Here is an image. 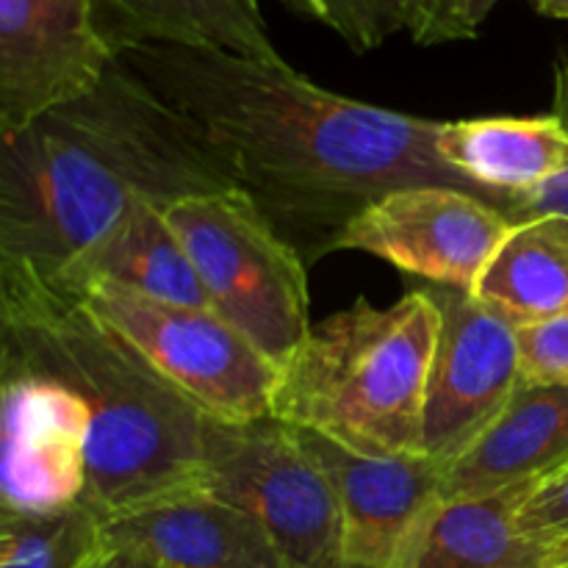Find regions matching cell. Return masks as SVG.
<instances>
[{
	"instance_id": "cell-1",
	"label": "cell",
	"mask_w": 568,
	"mask_h": 568,
	"mask_svg": "<svg viewBox=\"0 0 568 568\" xmlns=\"http://www.w3.org/2000/svg\"><path fill=\"white\" fill-rule=\"evenodd\" d=\"M120 59L194 122L308 266L342 253L349 222L394 189L486 194L442 161V122L331 92L283 55L142 44Z\"/></svg>"
},
{
	"instance_id": "cell-2",
	"label": "cell",
	"mask_w": 568,
	"mask_h": 568,
	"mask_svg": "<svg viewBox=\"0 0 568 568\" xmlns=\"http://www.w3.org/2000/svg\"><path fill=\"white\" fill-rule=\"evenodd\" d=\"M242 189L186 114L122 59L81 98L0 133V272L61 281L139 203Z\"/></svg>"
},
{
	"instance_id": "cell-3",
	"label": "cell",
	"mask_w": 568,
	"mask_h": 568,
	"mask_svg": "<svg viewBox=\"0 0 568 568\" xmlns=\"http://www.w3.org/2000/svg\"><path fill=\"white\" fill-rule=\"evenodd\" d=\"M0 375L50 377L87 403L83 503L103 521L203 488L209 416L59 283L0 272Z\"/></svg>"
},
{
	"instance_id": "cell-4",
	"label": "cell",
	"mask_w": 568,
	"mask_h": 568,
	"mask_svg": "<svg viewBox=\"0 0 568 568\" xmlns=\"http://www.w3.org/2000/svg\"><path fill=\"white\" fill-rule=\"evenodd\" d=\"M438 308L425 288L388 308L366 297L311 327L281 366L272 416L366 458L425 455Z\"/></svg>"
},
{
	"instance_id": "cell-5",
	"label": "cell",
	"mask_w": 568,
	"mask_h": 568,
	"mask_svg": "<svg viewBox=\"0 0 568 568\" xmlns=\"http://www.w3.org/2000/svg\"><path fill=\"white\" fill-rule=\"evenodd\" d=\"M211 308L281 369L308 338V264L244 189L194 194L164 211Z\"/></svg>"
},
{
	"instance_id": "cell-6",
	"label": "cell",
	"mask_w": 568,
	"mask_h": 568,
	"mask_svg": "<svg viewBox=\"0 0 568 568\" xmlns=\"http://www.w3.org/2000/svg\"><path fill=\"white\" fill-rule=\"evenodd\" d=\"M203 491L261 521L292 568H347L336 491L297 430L275 416L205 419Z\"/></svg>"
},
{
	"instance_id": "cell-7",
	"label": "cell",
	"mask_w": 568,
	"mask_h": 568,
	"mask_svg": "<svg viewBox=\"0 0 568 568\" xmlns=\"http://www.w3.org/2000/svg\"><path fill=\"white\" fill-rule=\"evenodd\" d=\"M78 297L125 336L189 403L222 422L272 416L277 369L214 308H186L92 281Z\"/></svg>"
},
{
	"instance_id": "cell-8",
	"label": "cell",
	"mask_w": 568,
	"mask_h": 568,
	"mask_svg": "<svg viewBox=\"0 0 568 568\" xmlns=\"http://www.w3.org/2000/svg\"><path fill=\"white\" fill-rule=\"evenodd\" d=\"M425 292L438 308V336L422 447L427 458L449 466L480 442L519 388V325L464 288Z\"/></svg>"
},
{
	"instance_id": "cell-9",
	"label": "cell",
	"mask_w": 568,
	"mask_h": 568,
	"mask_svg": "<svg viewBox=\"0 0 568 568\" xmlns=\"http://www.w3.org/2000/svg\"><path fill=\"white\" fill-rule=\"evenodd\" d=\"M510 227V216L486 194L422 183L366 205L344 231L342 250L377 255L430 286L475 292Z\"/></svg>"
},
{
	"instance_id": "cell-10",
	"label": "cell",
	"mask_w": 568,
	"mask_h": 568,
	"mask_svg": "<svg viewBox=\"0 0 568 568\" xmlns=\"http://www.w3.org/2000/svg\"><path fill=\"white\" fill-rule=\"evenodd\" d=\"M111 61L94 0H0V133L87 94Z\"/></svg>"
},
{
	"instance_id": "cell-11",
	"label": "cell",
	"mask_w": 568,
	"mask_h": 568,
	"mask_svg": "<svg viewBox=\"0 0 568 568\" xmlns=\"http://www.w3.org/2000/svg\"><path fill=\"white\" fill-rule=\"evenodd\" d=\"M297 436L342 505L347 568L403 566L422 525L442 503L447 466L427 455L366 458L316 433L297 430Z\"/></svg>"
},
{
	"instance_id": "cell-12",
	"label": "cell",
	"mask_w": 568,
	"mask_h": 568,
	"mask_svg": "<svg viewBox=\"0 0 568 568\" xmlns=\"http://www.w3.org/2000/svg\"><path fill=\"white\" fill-rule=\"evenodd\" d=\"M0 510L48 514L81 503L89 480V408L72 388L0 375Z\"/></svg>"
},
{
	"instance_id": "cell-13",
	"label": "cell",
	"mask_w": 568,
	"mask_h": 568,
	"mask_svg": "<svg viewBox=\"0 0 568 568\" xmlns=\"http://www.w3.org/2000/svg\"><path fill=\"white\" fill-rule=\"evenodd\" d=\"M103 532L161 568H292L261 521L203 488L111 516Z\"/></svg>"
},
{
	"instance_id": "cell-14",
	"label": "cell",
	"mask_w": 568,
	"mask_h": 568,
	"mask_svg": "<svg viewBox=\"0 0 568 568\" xmlns=\"http://www.w3.org/2000/svg\"><path fill=\"white\" fill-rule=\"evenodd\" d=\"M568 471V386L519 383L514 399L480 442L447 466L442 503L488 497Z\"/></svg>"
},
{
	"instance_id": "cell-15",
	"label": "cell",
	"mask_w": 568,
	"mask_h": 568,
	"mask_svg": "<svg viewBox=\"0 0 568 568\" xmlns=\"http://www.w3.org/2000/svg\"><path fill=\"white\" fill-rule=\"evenodd\" d=\"M547 480L488 497L449 499L427 516L399 568H560L568 538H536L519 527L527 499Z\"/></svg>"
},
{
	"instance_id": "cell-16",
	"label": "cell",
	"mask_w": 568,
	"mask_h": 568,
	"mask_svg": "<svg viewBox=\"0 0 568 568\" xmlns=\"http://www.w3.org/2000/svg\"><path fill=\"white\" fill-rule=\"evenodd\" d=\"M438 155L503 209L508 197L538 192L568 170V128L555 111L442 122Z\"/></svg>"
},
{
	"instance_id": "cell-17",
	"label": "cell",
	"mask_w": 568,
	"mask_h": 568,
	"mask_svg": "<svg viewBox=\"0 0 568 568\" xmlns=\"http://www.w3.org/2000/svg\"><path fill=\"white\" fill-rule=\"evenodd\" d=\"M94 26L114 59L142 44L281 59L253 0H94Z\"/></svg>"
},
{
	"instance_id": "cell-18",
	"label": "cell",
	"mask_w": 568,
	"mask_h": 568,
	"mask_svg": "<svg viewBox=\"0 0 568 568\" xmlns=\"http://www.w3.org/2000/svg\"><path fill=\"white\" fill-rule=\"evenodd\" d=\"M109 281L161 303L211 308L209 292L186 247L155 203H139L87 258L78 261L59 283L78 294L87 283Z\"/></svg>"
},
{
	"instance_id": "cell-19",
	"label": "cell",
	"mask_w": 568,
	"mask_h": 568,
	"mask_svg": "<svg viewBox=\"0 0 568 568\" xmlns=\"http://www.w3.org/2000/svg\"><path fill=\"white\" fill-rule=\"evenodd\" d=\"M471 294L514 325L568 314V216L541 214L514 222Z\"/></svg>"
},
{
	"instance_id": "cell-20",
	"label": "cell",
	"mask_w": 568,
	"mask_h": 568,
	"mask_svg": "<svg viewBox=\"0 0 568 568\" xmlns=\"http://www.w3.org/2000/svg\"><path fill=\"white\" fill-rule=\"evenodd\" d=\"M103 547V519L83 499L48 514L0 510V568H83Z\"/></svg>"
},
{
	"instance_id": "cell-21",
	"label": "cell",
	"mask_w": 568,
	"mask_h": 568,
	"mask_svg": "<svg viewBox=\"0 0 568 568\" xmlns=\"http://www.w3.org/2000/svg\"><path fill=\"white\" fill-rule=\"evenodd\" d=\"M322 20L353 53H369L394 33H408L410 0H316Z\"/></svg>"
},
{
	"instance_id": "cell-22",
	"label": "cell",
	"mask_w": 568,
	"mask_h": 568,
	"mask_svg": "<svg viewBox=\"0 0 568 568\" xmlns=\"http://www.w3.org/2000/svg\"><path fill=\"white\" fill-rule=\"evenodd\" d=\"M521 381L532 386H568V314L519 325Z\"/></svg>"
},
{
	"instance_id": "cell-23",
	"label": "cell",
	"mask_w": 568,
	"mask_h": 568,
	"mask_svg": "<svg viewBox=\"0 0 568 568\" xmlns=\"http://www.w3.org/2000/svg\"><path fill=\"white\" fill-rule=\"evenodd\" d=\"M552 111L566 122L568 128V59L560 55L552 67ZM510 222L530 220L541 214H566L568 216V170L560 172L555 181L541 186L538 192L525 197H508L503 205Z\"/></svg>"
},
{
	"instance_id": "cell-24",
	"label": "cell",
	"mask_w": 568,
	"mask_h": 568,
	"mask_svg": "<svg viewBox=\"0 0 568 568\" xmlns=\"http://www.w3.org/2000/svg\"><path fill=\"white\" fill-rule=\"evenodd\" d=\"M519 527L536 538H568V471L544 483L527 499Z\"/></svg>"
},
{
	"instance_id": "cell-25",
	"label": "cell",
	"mask_w": 568,
	"mask_h": 568,
	"mask_svg": "<svg viewBox=\"0 0 568 568\" xmlns=\"http://www.w3.org/2000/svg\"><path fill=\"white\" fill-rule=\"evenodd\" d=\"M408 33L425 48L464 42L466 33L458 20V0H410Z\"/></svg>"
},
{
	"instance_id": "cell-26",
	"label": "cell",
	"mask_w": 568,
	"mask_h": 568,
	"mask_svg": "<svg viewBox=\"0 0 568 568\" xmlns=\"http://www.w3.org/2000/svg\"><path fill=\"white\" fill-rule=\"evenodd\" d=\"M83 568H161L159 564L148 558V555L136 552V549H128V547H111L105 541V547L94 555Z\"/></svg>"
},
{
	"instance_id": "cell-27",
	"label": "cell",
	"mask_w": 568,
	"mask_h": 568,
	"mask_svg": "<svg viewBox=\"0 0 568 568\" xmlns=\"http://www.w3.org/2000/svg\"><path fill=\"white\" fill-rule=\"evenodd\" d=\"M497 3L499 0H458V20L466 39H475L480 33V26L497 9Z\"/></svg>"
},
{
	"instance_id": "cell-28",
	"label": "cell",
	"mask_w": 568,
	"mask_h": 568,
	"mask_svg": "<svg viewBox=\"0 0 568 568\" xmlns=\"http://www.w3.org/2000/svg\"><path fill=\"white\" fill-rule=\"evenodd\" d=\"M532 6L549 20H568V0H532Z\"/></svg>"
},
{
	"instance_id": "cell-29",
	"label": "cell",
	"mask_w": 568,
	"mask_h": 568,
	"mask_svg": "<svg viewBox=\"0 0 568 568\" xmlns=\"http://www.w3.org/2000/svg\"><path fill=\"white\" fill-rule=\"evenodd\" d=\"M253 3L261 6V0H253ZM286 3L297 6L300 11H305V14L314 17V20H322V9H320V3H316V0H286Z\"/></svg>"
},
{
	"instance_id": "cell-30",
	"label": "cell",
	"mask_w": 568,
	"mask_h": 568,
	"mask_svg": "<svg viewBox=\"0 0 568 568\" xmlns=\"http://www.w3.org/2000/svg\"><path fill=\"white\" fill-rule=\"evenodd\" d=\"M560 568H568V564H566V566H560Z\"/></svg>"
}]
</instances>
